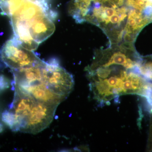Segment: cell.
I'll return each mask as SVG.
<instances>
[{"instance_id": "cell-2", "label": "cell", "mask_w": 152, "mask_h": 152, "mask_svg": "<svg viewBox=\"0 0 152 152\" xmlns=\"http://www.w3.org/2000/svg\"><path fill=\"white\" fill-rule=\"evenodd\" d=\"M57 107L15 91L12 103L3 113L2 119L12 130L37 134L50 124Z\"/></svg>"}, {"instance_id": "cell-5", "label": "cell", "mask_w": 152, "mask_h": 152, "mask_svg": "<svg viewBox=\"0 0 152 152\" xmlns=\"http://www.w3.org/2000/svg\"><path fill=\"white\" fill-rule=\"evenodd\" d=\"M15 91L28 95L38 101L48 104L58 106L65 99L56 94L48 88L42 81L30 84L15 85Z\"/></svg>"}, {"instance_id": "cell-7", "label": "cell", "mask_w": 152, "mask_h": 152, "mask_svg": "<svg viewBox=\"0 0 152 152\" xmlns=\"http://www.w3.org/2000/svg\"><path fill=\"white\" fill-rule=\"evenodd\" d=\"M150 113L149 131L147 143V150L148 151L152 152V108H150Z\"/></svg>"}, {"instance_id": "cell-3", "label": "cell", "mask_w": 152, "mask_h": 152, "mask_svg": "<svg viewBox=\"0 0 152 152\" xmlns=\"http://www.w3.org/2000/svg\"><path fill=\"white\" fill-rule=\"evenodd\" d=\"M0 54L3 61L12 70L31 66L43 61L32 51L23 46L15 37L6 42Z\"/></svg>"}, {"instance_id": "cell-6", "label": "cell", "mask_w": 152, "mask_h": 152, "mask_svg": "<svg viewBox=\"0 0 152 152\" xmlns=\"http://www.w3.org/2000/svg\"><path fill=\"white\" fill-rule=\"evenodd\" d=\"M138 70L139 72L146 79L152 81V55L142 57Z\"/></svg>"}, {"instance_id": "cell-1", "label": "cell", "mask_w": 152, "mask_h": 152, "mask_svg": "<svg viewBox=\"0 0 152 152\" xmlns=\"http://www.w3.org/2000/svg\"><path fill=\"white\" fill-rule=\"evenodd\" d=\"M93 98L102 104L126 95H137L145 98L152 93V83L137 69L119 65L86 69Z\"/></svg>"}, {"instance_id": "cell-4", "label": "cell", "mask_w": 152, "mask_h": 152, "mask_svg": "<svg viewBox=\"0 0 152 152\" xmlns=\"http://www.w3.org/2000/svg\"><path fill=\"white\" fill-rule=\"evenodd\" d=\"M43 82L52 92L65 99L73 90L75 84L72 75L55 61L46 62Z\"/></svg>"}, {"instance_id": "cell-8", "label": "cell", "mask_w": 152, "mask_h": 152, "mask_svg": "<svg viewBox=\"0 0 152 152\" xmlns=\"http://www.w3.org/2000/svg\"><path fill=\"white\" fill-rule=\"evenodd\" d=\"M9 87L8 82L3 77H0V91L6 89Z\"/></svg>"}]
</instances>
